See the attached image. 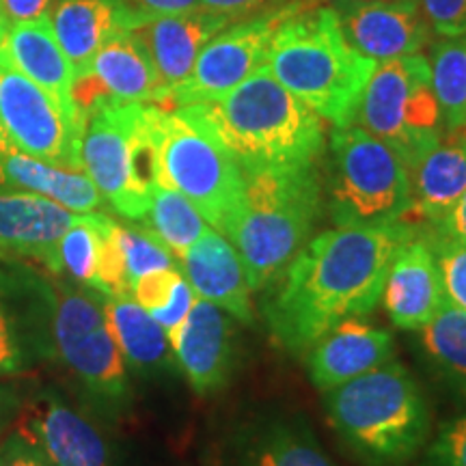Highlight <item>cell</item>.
<instances>
[{
    "label": "cell",
    "mask_w": 466,
    "mask_h": 466,
    "mask_svg": "<svg viewBox=\"0 0 466 466\" xmlns=\"http://www.w3.org/2000/svg\"><path fill=\"white\" fill-rule=\"evenodd\" d=\"M412 209L406 223L436 229L466 190V130L447 132L410 171Z\"/></svg>",
    "instance_id": "obj_22"
},
{
    "label": "cell",
    "mask_w": 466,
    "mask_h": 466,
    "mask_svg": "<svg viewBox=\"0 0 466 466\" xmlns=\"http://www.w3.org/2000/svg\"><path fill=\"white\" fill-rule=\"evenodd\" d=\"M307 3L309 0H291L229 22L206 44L188 78L173 91L168 104L175 108L218 100L225 93L236 89L266 66L277 31Z\"/></svg>",
    "instance_id": "obj_10"
},
{
    "label": "cell",
    "mask_w": 466,
    "mask_h": 466,
    "mask_svg": "<svg viewBox=\"0 0 466 466\" xmlns=\"http://www.w3.org/2000/svg\"><path fill=\"white\" fill-rule=\"evenodd\" d=\"M195 300H197L195 289L190 288V283L186 281V277L182 275V277H179V281L175 283L173 294H171V299H168L167 305L156 309V311H151L149 316L154 318L156 322L162 326V329H165V333L168 337H171L175 330H177L179 326L184 324V319L190 313V309H192V305H195Z\"/></svg>",
    "instance_id": "obj_37"
},
{
    "label": "cell",
    "mask_w": 466,
    "mask_h": 466,
    "mask_svg": "<svg viewBox=\"0 0 466 466\" xmlns=\"http://www.w3.org/2000/svg\"><path fill=\"white\" fill-rule=\"evenodd\" d=\"M0 167L5 184L42 195L74 214H96L106 203L86 171H74L31 158L15 149L7 138L0 145Z\"/></svg>",
    "instance_id": "obj_24"
},
{
    "label": "cell",
    "mask_w": 466,
    "mask_h": 466,
    "mask_svg": "<svg viewBox=\"0 0 466 466\" xmlns=\"http://www.w3.org/2000/svg\"><path fill=\"white\" fill-rule=\"evenodd\" d=\"M335 14L346 42L376 63L419 55L434 33L419 0H376Z\"/></svg>",
    "instance_id": "obj_14"
},
{
    "label": "cell",
    "mask_w": 466,
    "mask_h": 466,
    "mask_svg": "<svg viewBox=\"0 0 466 466\" xmlns=\"http://www.w3.org/2000/svg\"><path fill=\"white\" fill-rule=\"evenodd\" d=\"M78 214L26 190L0 192V255H31L58 270L56 244Z\"/></svg>",
    "instance_id": "obj_21"
},
{
    "label": "cell",
    "mask_w": 466,
    "mask_h": 466,
    "mask_svg": "<svg viewBox=\"0 0 466 466\" xmlns=\"http://www.w3.org/2000/svg\"><path fill=\"white\" fill-rule=\"evenodd\" d=\"M428 58L445 132L466 130V33L441 37Z\"/></svg>",
    "instance_id": "obj_28"
},
{
    "label": "cell",
    "mask_w": 466,
    "mask_h": 466,
    "mask_svg": "<svg viewBox=\"0 0 466 466\" xmlns=\"http://www.w3.org/2000/svg\"><path fill=\"white\" fill-rule=\"evenodd\" d=\"M156 104L102 100L85 115L80 158L115 212L143 220L160 184Z\"/></svg>",
    "instance_id": "obj_6"
},
{
    "label": "cell",
    "mask_w": 466,
    "mask_h": 466,
    "mask_svg": "<svg viewBox=\"0 0 466 466\" xmlns=\"http://www.w3.org/2000/svg\"><path fill=\"white\" fill-rule=\"evenodd\" d=\"M7 28H9V20H7V17H5V14H3V7H0V44H3L5 33H7Z\"/></svg>",
    "instance_id": "obj_45"
},
{
    "label": "cell",
    "mask_w": 466,
    "mask_h": 466,
    "mask_svg": "<svg viewBox=\"0 0 466 466\" xmlns=\"http://www.w3.org/2000/svg\"><path fill=\"white\" fill-rule=\"evenodd\" d=\"M233 22L231 17L195 7L179 14H143L132 33L141 39L167 93V104L173 91L188 78L197 56L218 31Z\"/></svg>",
    "instance_id": "obj_15"
},
{
    "label": "cell",
    "mask_w": 466,
    "mask_h": 466,
    "mask_svg": "<svg viewBox=\"0 0 466 466\" xmlns=\"http://www.w3.org/2000/svg\"><path fill=\"white\" fill-rule=\"evenodd\" d=\"M3 141H5V134H3V127H0V145H3ZM0 184H5V179H3V167H0Z\"/></svg>",
    "instance_id": "obj_46"
},
{
    "label": "cell",
    "mask_w": 466,
    "mask_h": 466,
    "mask_svg": "<svg viewBox=\"0 0 466 466\" xmlns=\"http://www.w3.org/2000/svg\"><path fill=\"white\" fill-rule=\"evenodd\" d=\"M25 434L52 466H108L106 445L97 430L58 401L37 408L26 419Z\"/></svg>",
    "instance_id": "obj_25"
},
{
    "label": "cell",
    "mask_w": 466,
    "mask_h": 466,
    "mask_svg": "<svg viewBox=\"0 0 466 466\" xmlns=\"http://www.w3.org/2000/svg\"><path fill=\"white\" fill-rule=\"evenodd\" d=\"M17 367V352L11 339L7 319H5L3 311H0V374L3 371H14Z\"/></svg>",
    "instance_id": "obj_43"
},
{
    "label": "cell",
    "mask_w": 466,
    "mask_h": 466,
    "mask_svg": "<svg viewBox=\"0 0 466 466\" xmlns=\"http://www.w3.org/2000/svg\"><path fill=\"white\" fill-rule=\"evenodd\" d=\"M380 300L400 330H419L445 305V288L428 229L408 236L395 248Z\"/></svg>",
    "instance_id": "obj_13"
},
{
    "label": "cell",
    "mask_w": 466,
    "mask_h": 466,
    "mask_svg": "<svg viewBox=\"0 0 466 466\" xmlns=\"http://www.w3.org/2000/svg\"><path fill=\"white\" fill-rule=\"evenodd\" d=\"M116 242H119L121 255H124L130 291L132 285L147 272L175 268V255L171 253V248L151 229L116 223Z\"/></svg>",
    "instance_id": "obj_32"
},
{
    "label": "cell",
    "mask_w": 466,
    "mask_h": 466,
    "mask_svg": "<svg viewBox=\"0 0 466 466\" xmlns=\"http://www.w3.org/2000/svg\"><path fill=\"white\" fill-rule=\"evenodd\" d=\"M428 233L430 240H432L436 261H439L445 299L466 311V242L436 236L430 229Z\"/></svg>",
    "instance_id": "obj_33"
},
{
    "label": "cell",
    "mask_w": 466,
    "mask_h": 466,
    "mask_svg": "<svg viewBox=\"0 0 466 466\" xmlns=\"http://www.w3.org/2000/svg\"><path fill=\"white\" fill-rule=\"evenodd\" d=\"M179 108L212 134L242 173L318 165L324 154L322 116L291 96L266 67L218 100Z\"/></svg>",
    "instance_id": "obj_2"
},
{
    "label": "cell",
    "mask_w": 466,
    "mask_h": 466,
    "mask_svg": "<svg viewBox=\"0 0 466 466\" xmlns=\"http://www.w3.org/2000/svg\"><path fill=\"white\" fill-rule=\"evenodd\" d=\"M143 14H179L199 7V0H132Z\"/></svg>",
    "instance_id": "obj_41"
},
{
    "label": "cell",
    "mask_w": 466,
    "mask_h": 466,
    "mask_svg": "<svg viewBox=\"0 0 466 466\" xmlns=\"http://www.w3.org/2000/svg\"><path fill=\"white\" fill-rule=\"evenodd\" d=\"M430 26L441 37L466 33V0H419Z\"/></svg>",
    "instance_id": "obj_36"
},
{
    "label": "cell",
    "mask_w": 466,
    "mask_h": 466,
    "mask_svg": "<svg viewBox=\"0 0 466 466\" xmlns=\"http://www.w3.org/2000/svg\"><path fill=\"white\" fill-rule=\"evenodd\" d=\"M430 231H434L436 236L451 238V240H458V242H466V190H464V195L460 197L456 208L450 212V217L442 220L436 229H430Z\"/></svg>",
    "instance_id": "obj_40"
},
{
    "label": "cell",
    "mask_w": 466,
    "mask_h": 466,
    "mask_svg": "<svg viewBox=\"0 0 466 466\" xmlns=\"http://www.w3.org/2000/svg\"><path fill=\"white\" fill-rule=\"evenodd\" d=\"M104 313L121 354L137 370H158L167 365L171 341L165 329L149 316V311L134 300L132 294L106 296Z\"/></svg>",
    "instance_id": "obj_27"
},
{
    "label": "cell",
    "mask_w": 466,
    "mask_h": 466,
    "mask_svg": "<svg viewBox=\"0 0 466 466\" xmlns=\"http://www.w3.org/2000/svg\"><path fill=\"white\" fill-rule=\"evenodd\" d=\"M363 3H376V0H329V7L341 9V7H352V5H363Z\"/></svg>",
    "instance_id": "obj_44"
},
{
    "label": "cell",
    "mask_w": 466,
    "mask_h": 466,
    "mask_svg": "<svg viewBox=\"0 0 466 466\" xmlns=\"http://www.w3.org/2000/svg\"><path fill=\"white\" fill-rule=\"evenodd\" d=\"M330 425L363 466H408L432 432V419L410 371L389 360L324 391Z\"/></svg>",
    "instance_id": "obj_5"
},
{
    "label": "cell",
    "mask_w": 466,
    "mask_h": 466,
    "mask_svg": "<svg viewBox=\"0 0 466 466\" xmlns=\"http://www.w3.org/2000/svg\"><path fill=\"white\" fill-rule=\"evenodd\" d=\"M182 272L177 268H165V270L147 272L132 285L130 294L134 300L141 305L145 311H156V309L165 307L168 299H171L175 283L179 281Z\"/></svg>",
    "instance_id": "obj_35"
},
{
    "label": "cell",
    "mask_w": 466,
    "mask_h": 466,
    "mask_svg": "<svg viewBox=\"0 0 466 466\" xmlns=\"http://www.w3.org/2000/svg\"><path fill=\"white\" fill-rule=\"evenodd\" d=\"M168 341L197 393H214L229 382L236 365V329L223 309L197 299Z\"/></svg>",
    "instance_id": "obj_16"
},
{
    "label": "cell",
    "mask_w": 466,
    "mask_h": 466,
    "mask_svg": "<svg viewBox=\"0 0 466 466\" xmlns=\"http://www.w3.org/2000/svg\"><path fill=\"white\" fill-rule=\"evenodd\" d=\"M141 15L132 0H56L50 25L74 69V80L91 67L97 50L113 35L132 28Z\"/></svg>",
    "instance_id": "obj_19"
},
{
    "label": "cell",
    "mask_w": 466,
    "mask_h": 466,
    "mask_svg": "<svg viewBox=\"0 0 466 466\" xmlns=\"http://www.w3.org/2000/svg\"><path fill=\"white\" fill-rule=\"evenodd\" d=\"M376 66L346 42L333 7L307 3L277 31L264 67L318 116L346 127Z\"/></svg>",
    "instance_id": "obj_3"
},
{
    "label": "cell",
    "mask_w": 466,
    "mask_h": 466,
    "mask_svg": "<svg viewBox=\"0 0 466 466\" xmlns=\"http://www.w3.org/2000/svg\"><path fill=\"white\" fill-rule=\"evenodd\" d=\"M220 466H337L302 423H264L231 442Z\"/></svg>",
    "instance_id": "obj_26"
},
{
    "label": "cell",
    "mask_w": 466,
    "mask_h": 466,
    "mask_svg": "<svg viewBox=\"0 0 466 466\" xmlns=\"http://www.w3.org/2000/svg\"><path fill=\"white\" fill-rule=\"evenodd\" d=\"M0 127L22 154L85 171L80 158L85 124L72 119L48 91L5 61H0Z\"/></svg>",
    "instance_id": "obj_11"
},
{
    "label": "cell",
    "mask_w": 466,
    "mask_h": 466,
    "mask_svg": "<svg viewBox=\"0 0 466 466\" xmlns=\"http://www.w3.org/2000/svg\"><path fill=\"white\" fill-rule=\"evenodd\" d=\"M421 466H466V415L441 425Z\"/></svg>",
    "instance_id": "obj_34"
},
{
    "label": "cell",
    "mask_w": 466,
    "mask_h": 466,
    "mask_svg": "<svg viewBox=\"0 0 466 466\" xmlns=\"http://www.w3.org/2000/svg\"><path fill=\"white\" fill-rule=\"evenodd\" d=\"M55 3L56 0H0V7L9 25H22L50 17Z\"/></svg>",
    "instance_id": "obj_38"
},
{
    "label": "cell",
    "mask_w": 466,
    "mask_h": 466,
    "mask_svg": "<svg viewBox=\"0 0 466 466\" xmlns=\"http://www.w3.org/2000/svg\"><path fill=\"white\" fill-rule=\"evenodd\" d=\"M419 229L410 223L335 227L311 238L264 302L279 346L305 352L341 319L374 311L395 248Z\"/></svg>",
    "instance_id": "obj_1"
},
{
    "label": "cell",
    "mask_w": 466,
    "mask_h": 466,
    "mask_svg": "<svg viewBox=\"0 0 466 466\" xmlns=\"http://www.w3.org/2000/svg\"><path fill=\"white\" fill-rule=\"evenodd\" d=\"M154 127L160 184L184 195L225 236L242 199V168L184 108L156 106Z\"/></svg>",
    "instance_id": "obj_8"
},
{
    "label": "cell",
    "mask_w": 466,
    "mask_h": 466,
    "mask_svg": "<svg viewBox=\"0 0 466 466\" xmlns=\"http://www.w3.org/2000/svg\"><path fill=\"white\" fill-rule=\"evenodd\" d=\"M354 124L391 147L412 171L447 134L430 58L419 52L378 63Z\"/></svg>",
    "instance_id": "obj_9"
},
{
    "label": "cell",
    "mask_w": 466,
    "mask_h": 466,
    "mask_svg": "<svg viewBox=\"0 0 466 466\" xmlns=\"http://www.w3.org/2000/svg\"><path fill=\"white\" fill-rule=\"evenodd\" d=\"M285 3H291V0H199V7L238 20V17H247L250 14H258V11Z\"/></svg>",
    "instance_id": "obj_39"
},
{
    "label": "cell",
    "mask_w": 466,
    "mask_h": 466,
    "mask_svg": "<svg viewBox=\"0 0 466 466\" xmlns=\"http://www.w3.org/2000/svg\"><path fill=\"white\" fill-rule=\"evenodd\" d=\"M52 329L61 359L91 391L104 398L126 395L124 354L110 333L104 305L83 291L61 289Z\"/></svg>",
    "instance_id": "obj_12"
},
{
    "label": "cell",
    "mask_w": 466,
    "mask_h": 466,
    "mask_svg": "<svg viewBox=\"0 0 466 466\" xmlns=\"http://www.w3.org/2000/svg\"><path fill=\"white\" fill-rule=\"evenodd\" d=\"M393 335L382 326L352 316L337 322L309 348L307 370L319 391H330L393 359Z\"/></svg>",
    "instance_id": "obj_17"
},
{
    "label": "cell",
    "mask_w": 466,
    "mask_h": 466,
    "mask_svg": "<svg viewBox=\"0 0 466 466\" xmlns=\"http://www.w3.org/2000/svg\"><path fill=\"white\" fill-rule=\"evenodd\" d=\"M85 74L110 100L156 104V106L167 104V93L158 72L132 28L113 35L97 50L91 67Z\"/></svg>",
    "instance_id": "obj_23"
},
{
    "label": "cell",
    "mask_w": 466,
    "mask_h": 466,
    "mask_svg": "<svg viewBox=\"0 0 466 466\" xmlns=\"http://www.w3.org/2000/svg\"><path fill=\"white\" fill-rule=\"evenodd\" d=\"M318 165L244 173L240 206L225 236L240 255L250 289H264L311 240L324 206Z\"/></svg>",
    "instance_id": "obj_4"
},
{
    "label": "cell",
    "mask_w": 466,
    "mask_h": 466,
    "mask_svg": "<svg viewBox=\"0 0 466 466\" xmlns=\"http://www.w3.org/2000/svg\"><path fill=\"white\" fill-rule=\"evenodd\" d=\"M0 61L9 63L35 85L48 91L72 119L85 124L74 104V69L56 42L50 17L9 25L0 44Z\"/></svg>",
    "instance_id": "obj_20"
},
{
    "label": "cell",
    "mask_w": 466,
    "mask_h": 466,
    "mask_svg": "<svg viewBox=\"0 0 466 466\" xmlns=\"http://www.w3.org/2000/svg\"><path fill=\"white\" fill-rule=\"evenodd\" d=\"M0 466H46L42 458L37 456L33 450L14 442V445L0 450Z\"/></svg>",
    "instance_id": "obj_42"
},
{
    "label": "cell",
    "mask_w": 466,
    "mask_h": 466,
    "mask_svg": "<svg viewBox=\"0 0 466 466\" xmlns=\"http://www.w3.org/2000/svg\"><path fill=\"white\" fill-rule=\"evenodd\" d=\"M143 220H147L149 229L171 248L177 259L208 229L206 218L201 217L199 209L177 190L167 188L162 184L151 192L149 209Z\"/></svg>",
    "instance_id": "obj_29"
},
{
    "label": "cell",
    "mask_w": 466,
    "mask_h": 466,
    "mask_svg": "<svg viewBox=\"0 0 466 466\" xmlns=\"http://www.w3.org/2000/svg\"><path fill=\"white\" fill-rule=\"evenodd\" d=\"M324 190L337 227H389L410 217V168L357 124L330 132Z\"/></svg>",
    "instance_id": "obj_7"
},
{
    "label": "cell",
    "mask_w": 466,
    "mask_h": 466,
    "mask_svg": "<svg viewBox=\"0 0 466 466\" xmlns=\"http://www.w3.org/2000/svg\"><path fill=\"white\" fill-rule=\"evenodd\" d=\"M108 217L104 214H78L56 244L58 270H67L76 281L97 288L100 277L104 233Z\"/></svg>",
    "instance_id": "obj_31"
},
{
    "label": "cell",
    "mask_w": 466,
    "mask_h": 466,
    "mask_svg": "<svg viewBox=\"0 0 466 466\" xmlns=\"http://www.w3.org/2000/svg\"><path fill=\"white\" fill-rule=\"evenodd\" d=\"M417 333L425 354L466 395V311L445 302Z\"/></svg>",
    "instance_id": "obj_30"
},
{
    "label": "cell",
    "mask_w": 466,
    "mask_h": 466,
    "mask_svg": "<svg viewBox=\"0 0 466 466\" xmlns=\"http://www.w3.org/2000/svg\"><path fill=\"white\" fill-rule=\"evenodd\" d=\"M186 281L199 299L212 302L244 324L255 322L247 270L223 233L208 227L179 258Z\"/></svg>",
    "instance_id": "obj_18"
}]
</instances>
